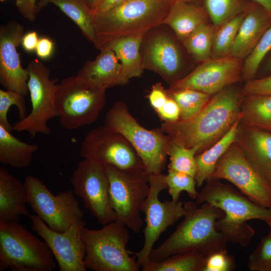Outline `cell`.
<instances>
[{"label": "cell", "mask_w": 271, "mask_h": 271, "mask_svg": "<svg viewBox=\"0 0 271 271\" xmlns=\"http://www.w3.org/2000/svg\"><path fill=\"white\" fill-rule=\"evenodd\" d=\"M244 97L236 84L212 95L193 117L163 122L160 128L171 139L187 148L197 147L199 154L212 146L231 129L240 116Z\"/></svg>", "instance_id": "obj_1"}, {"label": "cell", "mask_w": 271, "mask_h": 271, "mask_svg": "<svg viewBox=\"0 0 271 271\" xmlns=\"http://www.w3.org/2000/svg\"><path fill=\"white\" fill-rule=\"evenodd\" d=\"M184 219L160 246L152 250L149 258L161 260L172 255L194 251L206 257L225 247L227 241L215 228L216 221L225 213L207 202L198 207L193 201L184 204Z\"/></svg>", "instance_id": "obj_2"}, {"label": "cell", "mask_w": 271, "mask_h": 271, "mask_svg": "<svg viewBox=\"0 0 271 271\" xmlns=\"http://www.w3.org/2000/svg\"><path fill=\"white\" fill-rule=\"evenodd\" d=\"M175 0L125 1L108 11L95 14L94 27L99 50L120 39L143 35L163 25Z\"/></svg>", "instance_id": "obj_3"}, {"label": "cell", "mask_w": 271, "mask_h": 271, "mask_svg": "<svg viewBox=\"0 0 271 271\" xmlns=\"http://www.w3.org/2000/svg\"><path fill=\"white\" fill-rule=\"evenodd\" d=\"M103 126L127 140L149 174L162 173L166 165L170 137L160 128L149 130L142 126L121 101L115 102L108 110Z\"/></svg>", "instance_id": "obj_4"}, {"label": "cell", "mask_w": 271, "mask_h": 271, "mask_svg": "<svg viewBox=\"0 0 271 271\" xmlns=\"http://www.w3.org/2000/svg\"><path fill=\"white\" fill-rule=\"evenodd\" d=\"M127 228L116 221L99 229L84 227L81 236L86 268L94 271H139L136 257H131L126 248L130 238Z\"/></svg>", "instance_id": "obj_5"}, {"label": "cell", "mask_w": 271, "mask_h": 271, "mask_svg": "<svg viewBox=\"0 0 271 271\" xmlns=\"http://www.w3.org/2000/svg\"><path fill=\"white\" fill-rule=\"evenodd\" d=\"M56 266L45 242L19 222L0 221V271H53Z\"/></svg>", "instance_id": "obj_6"}, {"label": "cell", "mask_w": 271, "mask_h": 271, "mask_svg": "<svg viewBox=\"0 0 271 271\" xmlns=\"http://www.w3.org/2000/svg\"><path fill=\"white\" fill-rule=\"evenodd\" d=\"M109 180V198L116 220L138 232L143 221L141 212L150 191L149 174L145 170L127 171L106 165Z\"/></svg>", "instance_id": "obj_7"}, {"label": "cell", "mask_w": 271, "mask_h": 271, "mask_svg": "<svg viewBox=\"0 0 271 271\" xmlns=\"http://www.w3.org/2000/svg\"><path fill=\"white\" fill-rule=\"evenodd\" d=\"M106 90L91 88L77 75L63 79L55 96L60 124L68 130L92 124L105 106Z\"/></svg>", "instance_id": "obj_8"}, {"label": "cell", "mask_w": 271, "mask_h": 271, "mask_svg": "<svg viewBox=\"0 0 271 271\" xmlns=\"http://www.w3.org/2000/svg\"><path fill=\"white\" fill-rule=\"evenodd\" d=\"M27 69L32 110L25 118L13 125L14 130L26 131L34 138L38 133L49 134L51 128L47 122L58 116L55 101L58 80L50 78V70L40 60L30 61Z\"/></svg>", "instance_id": "obj_9"}, {"label": "cell", "mask_w": 271, "mask_h": 271, "mask_svg": "<svg viewBox=\"0 0 271 271\" xmlns=\"http://www.w3.org/2000/svg\"><path fill=\"white\" fill-rule=\"evenodd\" d=\"M150 191L142 207L145 215V227L143 230L144 242L137 252L129 251L136 257L140 267L149 257L155 243L168 227L173 225L184 215V205L179 200L161 201L159 196L161 191L167 189L166 175L149 174Z\"/></svg>", "instance_id": "obj_10"}, {"label": "cell", "mask_w": 271, "mask_h": 271, "mask_svg": "<svg viewBox=\"0 0 271 271\" xmlns=\"http://www.w3.org/2000/svg\"><path fill=\"white\" fill-rule=\"evenodd\" d=\"M27 202L32 210L51 229L59 232L83 220L84 214L72 190L53 195L35 176L25 178Z\"/></svg>", "instance_id": "obj_11"}, {"label": "cell", "mask_w": 271, "mask_h": 271, "mask_svg": "<svg viewBox=\"0 0 271 271\" xmlns=\"http://www.w3.org/2000/svg\"><path fill=\"white\" fill-rule=\"evenodd\" d=\"M225 180L255 204L271 208V187L235 141L220 158L210 179Z\"/></svg>", "instance_id": "obj_12"}, {"label": "cell", "mask_w": 271, "mask_h": 271, "mask_svg": "<svg viewBox=\"0 0 271 271\" xmlns=\"http://www.w3.org/2000/svg\"><path fill=\"white\" fill-rule=\"evenodd\" d=\"M74 193L101 224L116 220L109 198V180L105 165L87 159L80 162L72 175Z\"/></svg>", "instance_id": "obj_13"}, {"label": "cell", "mask_w": 271, "mask_h": 271, "mask_svg": "<svg viewBox=\"0 0 271 271\" xmlns=\"http://www.w3.org/2000/svg\"><path fill=\"white\" fill-rule=\"evenodd\" d=\"M80 155L84 159L122 170H145L140 157L127 140L103 126L97 127L86 134L81 144Z\"/></svg>", "instance_id": "obj_14"}, {"label": "cell", "mask_w": 271, "mask_h": 271, "mask_svg": "<svg viewBox=\"0 0 271 271\" xmlns=\"http://www.w3.org/2000/svg\"><path fill=\"white\" fill-rule=\"evenodd\" d=\"M162 25L143 36L140 51L144 69L158 74L171 84L185 76L184 58L176 40Z\"/></svg>", "instance_id": "obj_15"}, {"label": "cell", "mask_w": 271, "mask_h": 271, "mask_svg": "<svg viewBox=\"0 0 271 271\" xmlns=\"http://www.w3.org/2000/svg\"><path fill=\"white\" fill-rule=\"evenodd\" d=\"M243 61L230 55L211 58L170 84L168 89L189 88L213 95L242 79Z\"/></svg>", "instance_id": "obj_16"}, {"label": "cell", "mask_w": 271, "mask_h": 271, "mask_svg": "<svg viewBox=\"0 0 271 271\" xmlns=\"http://www.w3.org/2000/svg\"><path fill=\"white\" fill-rule=\"evenodd\" d=\"M32 229L42 238L51 251L60 271H86L85 247L82 238L84 220L72 224L62 232L55 231L37 215H29Z\"/></svg>", "instance_id": "obj_17"}, {"label": "cell", "mask_w": 271, "mask_h": 271, "mask_svg": "<svg viewBox=\"0 0 271 271\" xmlns=\"http://www.w3.org/2000/svg\"><path fill=\"white\" fill-rule=\"evenodd\" d=\"M195 199L197 205L207 202L220 209L233 219L245 222L258 219L266 223L271 221V208L255 204L239 190L220 180L207 181Z\"/></svg>", "instance_id": "obj_18"}, {"label": "cell", "mask_w": 271, "mask_h": 271, "mask_svg": "<svg viewBox=\"0 0 271 271\" xmlns=\"http://www.w3.org/2000/svg\"><path fill=\"white\" fill-rule=\"evenodd\" d=\"M24 35V28L17 21L0 27V83L25 96L29 92V72L22 66L17 51Z\"/></svg>", "instance_id": "obj_19"}, {"label": "cell", "mask_w": 271, "mask_h": 271, "mask_svg": "<svg viewBox=\"0 0 271 271\" xmlns=\"http://www.w3.org/2000/svg\"><path fill=\"white\" fill-rule=\"evenodd\" d=\"M235 142L246 158L269 183L271 182V131L239 122Z\"/></svg>", "instance_id": "obj_20"}, {"label": "cell", "mask_w": 271, "mask_h": 271, "mask_svg": "<svg viewBox=\"0 0 271 271\" xmlns=\"http://www.w3.org/2000/svg\"><path fill=\"white\" fill-rule=\"evenodd\" d=\"M271 26V13L252 2L245 12L229 55L244 60Z\"/></svg>", "instance_id": "obj_21"}, {"label": "cell", "mask_w": 271, "mask_h": 271, "mask_svg": "<svg viewBox=\"0 0 271 271\" xmlns=\"http://www.w3.org/2000/svg\"><path fill=\"white\" fill-rule=\"evenodd\" d=\"M100 51L94 60L83 64L76 75L93 88L107 89L123 85L121 64L114 52L108 47Z\"/></svg>", "instance_id": "obj_22"}, {"label": "cell", "mask_w": 271, "mask_h": 271, "mask_svg": "<svg viewBox=\"0 0 271 271\" xmlns=\"http://www.w3.org/2000/svg\"><path fill=\"white\" fill-rule=\"evenodd\" d=\"M27 194L24 183L4 167H0V221L19 222L29 215L26 207Z\"/></svg>", "instance_id": "obj_23"}, {"label": "cell", "mask_w": 271, "mask_h": 271, "mask_svg": "<svg viewBox=\"0 0 271 271\" xmlns=\"http://www.w3.org/2000/svg\"><path fill=\"white\" fill-rule=\"evenodd\" d=\"M207 16L203 8L187 2L176 1L171 8L163 25L169 26L182 42L198 27L207 23Z\"/></svg>", "instance_id": "obj_24"}, {"label": "cell", "mask_w": 271, "mask_h": 271, "mask_svg": "<svg viewBox=\"0 0 271 271\" xmlns=\"http://www.w3.org/2000/svg\"><path fill=\"white\" fill-rule=\"evenodd\" d=\"M143 37L138 35L125 37L107 46L113 51L121 64L123 85L128 83L130 79L140 77L144 70L140 51Z\"/></svg>", "instance_id": "obj_25"}, {"label": "cell", "mask_w": 271, "mask_h": 271, "mask_svg": "<svg viewBox=\"0 0 271 271\" xmlns=\"http://www.w3.org/2000/svg\"><path fill=\"white\" fill-rule=\"evenodd\" d=\"M52 4L71 19L84 37L96 48L97 40L94 27L95 13L87 5L86 0H37L36 12Z\"/></svg>", "instance_id": "obj_26"}, {"label": "cell", "mask_w": 271, "mask_h": 271, "mask_svg": "<svg viewBox=\"0 0 271 271\" xmlns=\"http://www.w3.org/2000/svg\"><path fill=\"white\" fill-rule=\"evenodd\" d=\"M240 116L231 129L212 146L195 156L196 173L194 176L197 186H201L210 179L217 163L235 141Z\"/></svg>", "instance_id": "obj_27"}, {"label": "cell", "mask_w": 271, "mask_h": 271, "mask_svg": "<svg viewBox=\"0 0 271 271\" xmlns=\"http://www.w3.org/2000/svg\"><path fill=\"white\" fill-rule=\"evenodd\" d=\"M38 149L36 145L24 142L0 125V162L17 168L28 167L33 154Z\"/></svg>", "instance_id": "obj_28"}, {"label": "cell", "mask_w": 271, "mask_h": 271, "mask_svg": "<svg viewBox=\"0 0 271 271\" xmlns=\"http://www.w3.org/2000/svg\"><path fill=\"white\" fill-rule=\"evenodd\" d=\"M239 122L246 126L271 131V94L244 96Z\"/></svg>", "instance_id": "obj_29"}, {"label": "cell", "mask_w": 271, "mask_h": 271, "mask_svg": "<svg viewBox=\"0 0 271 271\" xmlns=\"http://www.w3.org/2000/svg\"><path fill=\"white\" fill-rule=\"evenodd\" d=\"M206 257L197 252H185L161 260L149 258L141 267L143 271H203Z\"/></svg>", "instance_id": "obj_30"}, {"label": "cell", "mask_w": 271, "mask_h": 271, "mask_svg": "<svg viewBox=\"0 0 271 271\" xmlns=\"http://www.w3.org/2000/svg\"><path fill=\"white\" fill-rule=\"evenodd\" d=\"M215 29L213 24L204 23L182 42L186 51L195 61L201 63L211 58Z\"/></svg>", "instance_id": "obj_31"}, {"label": "cell", "mask_w": 271, "mask_h": 271, "mask_svg": "<svg viewBox=\"0 0 271 271\" xmlns=\"http://www.w3.org/2000/svg\"><path fill=\"white\" fill-rule=\"evenodd\" d=\"M246 12L240 13L220 25L215 27L213 39L212 58L229 55Z\"/></svg>", "instance_id": "obj_32"}, {"label": "cell", "mask_w": 271, "mask_h": 271, "mask_svg": "<svg viewBox=\"0 0 271 271\" xmlns=\"http://www.w3.org/2000/svg\"><path fill=\"white\" fill-rule=\"evenodd\" d=\"M167 91L169 96L176 102L180 108L181 120H187L195 116L212 95L189 88Z\"/></svg>", "instance_id": "obj_33"}, {"label": "cell", "mask_w": 271, "mask_h": 271, "mask_svg": "<svg viewBox=\"0 0 271 271\" xmlns=\"http://www.w3.org/2000/svg\"><path fill=\"white\" fill-rule=\"evenodd\" d=\"M251 4L247 5L245 0H204V9L212 24L217 27L246 12Z\"/></svg>", "instance_id": "obj_34"}, {"label": "cell", "mask_w": 271, "mask_h": 271, "mask_svg": "<svg viewBox=\"0 0 271 271\" xmlns=\"http://www.w3.org/2000/svg\"><path fill=\"white\" fill-rule=\"evenodd\" d=\"M215 228L223 234L227 242L243 247L249 245L255 233L246 222L231 219L225 214L216 221Z\"/></svg>", "instance_id": "obj_35"}, {"label": "cell", "mask_w": 271, "mask_h": 271, "mask_svg": "<svg viewBox=\"0 0 271 271\" xmlns=\"http://www.w3.org/2000/svg\"><path fill=\"white\" fill-rule=\"evenodd\" d=\"M198 151L197 147L187 148L170 138L167 152L170 159L168 169L184 172L194 177L195 156Z\"/></svg>", "instance_id": "obj_36"}, {"label": "cell", "mask_w": 271, "mask_h": 271, "mask_svg": "<svg viewBox=\"0 0 271 271\" xmlns=\"http://www.w3.org/2000/svg\"><path fill=\"white\" fill-rule=\"evenodd\" d=\"M270 51L271 26L243 61L242 80L245 82L256 78L261 64Z\"/></svg>", "instance_id": "obj_37"}, {"label": "cell", "mask_w": 271, "mask_h": 271, "mask_svg": "<svg viewBox=\"0 0 271 271\" xmlns=\"http://www.w3.org/2000/svg\"><path fill=\"white\" fill-rule=\"evenodd\" d=\"M166 182L169 194L172 200H179L182 191H185L191 198H196L198 192L196 189L197 184L194 176L184 172L168 169V174L166 175Z\"/></svg>", "instance_id": "obj_38"}, {"label": "cell", "mask_w": 271, "mask_h": 271, "mask_svg": "<svg viewBox=\"0 0 271 271\" xmlns=\"http://www.w3.org/2000/svg\"><path fill=\"white\" fill-rule=\"evenodd\" d=\"M16 105L18 109L20 120L25 118L28 115L25 105L24 96L18 92L7 90H0V125L9 131L13 130L7 118L10 107Z\"/></svg>", "instance_id": "obj_39"}, {"label": "cell", "mask_w": 271, "mask_h": 271, "mask_svg": "<svg viewBox=\"0 0 271 271\" xmlns=\"http://www.w3.org/2000/svg\"><path fill=\"white\" fill-rule=\"evenodd\" d=\"M247 266L252 271H271V236L263 237L250 254Z\"/></svg>", "instance_id": "obj_40"}, {"label": "cell", "mask_w": 271, "mask_h": 271, "mask_svg": "<svg viewBox=\"0 0 271 271\" xmlns=\"http://www.w3.org/2000/svg\"><path fill=\"white\" fill-rule=\"evenodd\" d=\"M235 266L234 258L224 248L206 257L203 271H231Z\"/></svg>", "instance_id": "obj_41"}, {"label": "cell", "mask_w": 271, "mask_h": 271, "mask_svg": "<svg viewBox=\"0 0 271 271\" xmlns=\"http://www.w3.org/2000/svg\"><path fill=\"white\" fill-rule=\"evenodd\" d=\"M242 90L244 96L271 94V73L245 82Z\"/></svg>", "instance_id": "obj_42"}, {"label": "cell", "mask_w": 271, "mask_h": 271, "mask_svg": "<svg viewBox=\"0 0 271 271\" xmlns=\"http://www.w3.org/2000/svg\"><path fill=\"white\" fill-rule=\"evenodd\" d=\"M156 112L163 122H173L180 118V108L176 102L169 96L165 104Z\"/></svg>", "instance_id": "obj_43"}, {"label": "cell", "mask_w": 271, "mask_h": 271, "mask_svg": "<svg viewBox=\"0 0 271 271\" xmlns=\"http://www.w3.org/2000/svg\"><path fill=\"white\" fill-rule=\"evenodd\" d=\"M169 96L161 83H155L152 86L148 95V98L152 107L155 111L160 108L166 102Z\"/></svg>", "instance_id": "obj_44"}, {"label": "cell", "mask_w": 271, "mask_h": 271, "mask_svg": "<svg viewBox=\"0 0 271 271\" xmlns=\"http://www.w3.org/2000/svg\"><path fill=\"white\" fill-rule=\"evenodd\" d=\"M37 0H16L15 6L19 12L26 20L33 22L36 18Z\"/></svg>", "instance_id": "obj_45"}, {"label": "cell", "mask_w": 271, "mask_h": 271, "mask_svg": "<svg viewBox=\"0 0 271 271\" xmlns=\"http://www.w3.org/2000/svg\"><path fill=\"white\" fill-rule=\"evenodd\" d=\"M54 48V43L47 37L39 38L36 53L38 57L42 59L49 58L52 55Z\"/></svg>", "instance_id": "obj_46"}, {"label": "cell", "mask_w": 271, "mask_h": 271, "mask_svg": "<svg viewBox=\"0 0 271 271\" xmlns=\"http://www.w3.org/2000/svg\"><path fill=\"white\" fill-rule=\"evenodd\" d=\"M39 38L35 31H31L24 34L21 45L27 52H32L36 50Z\"/></svg>", "instance_id": "obj_47"}, {"label": "cell", "mask_w": 271, "mask_h": 271, "mask_svg": "<svg viewBox=\"0 0 271 271\" xmlns=\"http://www.w3.org/2000/svg\"><path fill=\"white\" fill-rule=\"evenodd\" d=\"M125 0H100L95 10V14L105 13L121 4Z\"/></svg>", "instance_id": "obj_48"}, {"label": "cell", "mask_w": 271, "mask_h": 271, "mask_svg": "<svg viewBox=\"0 0 271 271\" xmlns=\"http://www.w3.org/2000/svg\"><path fill=\"white\" fill-rule=\"evenodd\" d=\"M271 73V51L261 64L257 75L261 77ZM257 76V75H256Z\"/></svg>", "instance_id": "obj_49"}, {"label": "cell", "mask_w": 271, "mask_h": 271, "mask_svg": "<svg viewBox=\"0 0 271 271\" xmlns=\"http://www.w3.org/2000/svg\"><path fill=\"white\" fill-rule=\"evenodd\" d=\"M271 13V0H251Z\"/></svg>", "instance_id": "obj_50"}, {"label": "cell", "mask_w": 271, "mask_h": 271, "mask_svg": "<svg viewBox=\"0 0 271 271\" xmlns=\"http://www.w3.org/2000/svg\"><path fill=\"white\" fill-rule=\"evenodd\" d=\"M100 0H86L88 7L93 11L95 10Z\"/></svg>", "instance_id": "obj_51"}, {"label": "cell", "mask_w": 271, "mask_h": 271, "mask_svg": "<svg viewBox=\"0 0 271 271\" xmlns=\"http://www.w3.org/2000/svg\"><path fill=\"white\" fill-rule=\"evenodd\" d=\"M267 224L268 225V227H269V232H268V234L271 236V221L268 222L267 223Z\"/></svg>", "instance_id": "obj_52"}, {"label": "cell", "mask_w": 271, "mask_h": 271, "mask_svg": "<svg viewBox=\"0 0 271 271\" xmlns=\"http://www.w3.org/2000/svg\"><path fill=\"white\" fill-rule=\"evenodd\" d=\"M197 0H188V2L195 4V2Z\"/></svg>", "instance_id": "obj_53"}, {"label": "cell", "mask_w": 271, "mask_h": 271, "mask_svg": "<svg viewBox=\"0 0 271 271\" xmlns=\"http://www.w3.org/2000/svg\"><path fill=\"white\" fill-rule=\"evenodd\" d=\"M176 1H185L188 2V0H175Z\"/></svg>", "instance_id": "obj_54"}, {"label": "cell", "mask_w": 271, "mask_h": 271, "mask_svg": "<svg viewBox=\"0 0 271 271\" xmlns=\"http://www.w3.org/2000/svg\"><path fill=\"white\" fill-rule=\"evenodd\" d=\"M0 1H1V2H4V1H6V0H0Z\"/></svg>", "instance_id": "obj_55"}, {"label": "cell", "mask_w": 271, "mask_h": 271, "mask_svg": "<svg viewBox=\"0 0 271 271\" xmlns=\"http://www.w3.org/2000/svg\"><path fill=\"white\" fill-rule=\"evenodd\" d=\"M270 185V187H271V182L269 183Z\"/></svg>", "instance_id": "obj_56"}, {"label": "cell", "mask_w": 271, "mask_h": 271, "mask_svg": "<svg viewBox=\"0 0 271 271\" xmlns=\"http://www.w3.org/2000/svg\"><path fill=\"white\" fill-rule=\"evenodd\" d=\"M125 1H130V0H125Z\"/></svg>", "instance_id": "obj_57"}]
</instances>
